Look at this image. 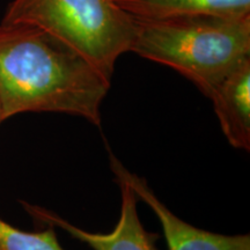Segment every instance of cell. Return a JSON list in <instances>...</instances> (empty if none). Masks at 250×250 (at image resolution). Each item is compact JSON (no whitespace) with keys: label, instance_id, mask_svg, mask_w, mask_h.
I'll use <instances>...</instances> for the list:
<instances>
[{"label":"cell","instance_id":"cell-1","mask_svg":"<svg viewBox=\"0 0 250 250\" xmlns=\"http://www.w3.org/2000/svg\"><path fill=\"white\" fill-rule=\"evenodd\" d=\"M109 88L110 79L44 30L0 24L2 121L26 112H59L100 126Z\"/></svg>","mask_w":250,"mask_h":250},{"label":"cell","instance_id":"cell-2","mask_svg":"<svg viewBox=\"0 0 250 250\" xmlns=\"http://www.w3.org/2000/svg\"><path fill=\"white\" fill-rule=\"evenodd\" d=\"M133 22L130 51L177 71L206 98L250 58V17H133Z\"/></svg>","mask_w":250,"mask_h":250},{"label":"cell","instance_id":"cell-3","mask_svg":"<svg viewBox=\"0 0 250 250\" xmlns=\"http://www.w3.org/2000/svg\"><path fill=\"white\" fill-rule=\"evenodd\" d=\"M1 23H23L83 56L111 79L117 59L130 51L133 17L115 0H13Z\"/></svg>","mask_w":250,"mask_h":250},{"label":"cell","instance_id":"cell-4","mask_svg":"<svg viewBox=\"0 0 250 250\" xmlns=\"http://www.w3.org/2000/svg\"><path fill=\"white\" fill-rule=\"evenodd\" d=\"M115 181L121 190V214L118 223L110 233L88 232L42 206L31 205L26 202H21V204L35 220L46 226L62 228L93 250H159L156 247L159 235L147 232L140 221L137 208L139 199L132 188L122 177L115 176Z\"/></svg>","mask_w":250,"mask_h":250},{"label":"cell","instance_id":"cell-5","mask_svg":"<svg viewBox=\"0 0 250 250\" xmlns=\"http://www.w3.org/2000/svg\"><path fill=\"white\" fill-rule=\"evenodd\" d=\"M109 165L114 176L129 183L139 201L145 202L160 221L168 250H250L249 234L225 235L186 223L156 197L145 179L127 169L111 151Z\"/></svg>","mask_w":250,"mask_h":250},{"label":"cell","instance_id":"cell-6","mask_svg":"<svg viewBox=\"0 0 250 250\" xmlns=\"http://www.w3.org/2000/svg\"><path fill=\"white\" fill-rule=\"evenodd\" d=\"M221 130L233 147L250 151V58L217 86L208 98Z\"/></svg>","mask_w":250,"mask_h":250},{"label":"cell","instance_id":"cell-7","mask_svg":"<svg viewBox=\"0 0 250 250\" xmlns=\"http://www.w3.org/2000/svg\"><path fill=\"white\" fill-rule=\"evenodd\" d=\"M134 18L162 19L188 15L250 17V0H115Z\"/></svg>","mask_w":250,"mask_h":250},{"label":"cell","instance_id":"cell-8","mask_svg":"<svg viewBox=\"0 0 250 250\" xmlns=\"http://www.w3.org/2000/svg\"><path fill=\"white\" fill-rule=\"evenodd\" d=\"M0 250H64L55 227L41 232H26L0 219Z\"/></svg>","mask_w":250,"mask_h":250},{"label":"cell","instance_id":"cell-9","mask_svg":"<svg viewBox=\"0 0 250 250\" xmlns=\"http://www.w3.org/2000/svg\"><path fill=\"white\" fill-rule=\"evenodd\" d=\"M2 122H4V121H2V116H1V108H0V124H1Z\"/></svg>","mask_w":250,"mask_h":250}]
</instances>
